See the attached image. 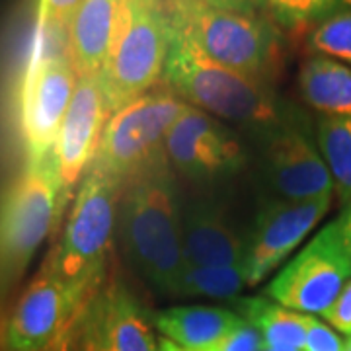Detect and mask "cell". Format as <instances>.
<instances>
[{"instance_id": "6da1fadb", "label": "cell", "mask_w": 351, "mask_h": 351, "mask_svg": "<svg viewBox=\"0 0 351 351\" xmlns=\"http://www.w3.org/2000/svg\"><path fill=\"white\" fill-rule=\"evenodd\" d=\"M123 239L133 263L152 287L180 295L184 274L182 215L166 154L125 184Z\"/></svg>"}, {"instance_id": "7a4b0ae2", "label": "cell", "mask_w": 351, "mask_h": 351, "mask_svg": "<svg viewBox=\"0 0 351 351\" xmlns=\"http://www.w3.org/2000/svg\"><path fill=\"white\" fill-rule=\"evenodd\" d=\"M162 80L174 94L221 119L265 133L293 115L265 80L240 75L207 59L172 27Z\"/></svg>"}, {"instance_id": "3957f363", "label": "cell", "mask_w": 351, "mask_h": 351, "mask_svg": "<svg viewBox=\"0 0 351 351\" xmlns=\"http://www.w3.org/2000/svg\"><path fill=\"white\" fill-rule=\"evenodd\" d=\"M64 201L55 151L27 158L24 172L0 195V314L57 225Z\"/></svg>"}, {"instance_id": "277c9868", "label": "cell", "mask_w": 351, "mask_h": 351, "mask_svg": "<svg viewBox=\"0 0 351 351\" xmlns=\"http://www.w3.org/2000/svg\"><path fill=\"white\" fill-rule=\"evenodd\" d=\"M123 188L121 182L88 166L61 239L43 262V267L86 299L98 295Z\"/></svg>"}, {"instance_id": "5b68a950", "label": "cell", "mask_w": 351, "mask_h": 351, "mask_svg": "<svg viewBox=\"0 0 351 351\" xmlns=\"http://www.w3.org/2000/svg\"><path fill=\"white\" fill-rule=\"evenodd\" d=\"M168 16L172 27L217 64L265 82L276 71L281 38L274 20L219 10L197 0H168Z\"/></svg>"}, {"instance_id": "8992f818", "label": "cell", "mask_w": 351, "mask_h": 351, "mask_svg": "<svg viewBox=\"0 0 351 351\" xmlns=\"http://www.w3.org/2000/svg\"><path fill=\"white\" fill-rule=\"evenodd\" d=\"M170 38L162 0H123L112 49L98 73L110 112L123 110L162 78Z\"/></svg>"}, {"instance_id": "52a82bcc", "label": "cell", "mask_w": 351, "mask_h": 351, "mask_svg": "<svg viewBox=\"0 0 351 351\" xmlns=\"http://www.w3.org/2000/svg\"><path fill=\"white\" fill-rule=\"evenodd\" d=\"M186 106L168 86L147 92L131 101L106 123L90 168L125 186L166 154L164 138Z\"/></svg>"}, {"instance_id": "ba28073f", "label": "cell", "mask_w": 351, "mask_h": 351, "mask_svg": "<svg viewBox=\"0 0 351 351\" xmlns=\"http://www.w3.org/2000/svg\"><path fill=\"white\" fill-rule=\"evenodd\" d=\"M92 301L41 265L0 314V351H66Z\"/></svg>"}, {"instance_id": "9c48e42d", "label": "cell", "mask_w": 351, "mask_h": 351, "mask_svg": "<svg viewBox=\"0 0 351 351\" xmlns=\"http://www.w3.org/2000/svg\"><path fill=\"white\" fill-rule=\"evenodd\" d=\"M351 279V252L341 219L324 226L267 285V295L301 314H324Z\"/></svg>"}, {"instance_id": "30bf717a", "label": "cell", "mask_w": 351, "mask_h": 351, "mask_svg": "<svg viewBox=\"0 0 351 351\" xmlns=\"http://www.w3.org/2000/svg\"><path fill=\"white\" fill-rule=\"evenodd\" d=\"M76 82L78 75L69 53L36 51L22 90V129L27 158H41L53 151Z\"/></svg>"}, {"instance_id": "8fae6325", "label": "cell", "mask_w": 351, "mask_h": 351, "mask_svg": "<svg viewBox=\"0 0 351 351\" xmlns=\"http://www.w3.org/2000/svg\"><path fill=\"white\" fill-rule=\"evenodd\" d=\"M262 137L263 172L281 199L308 201L332 195L334 184L326 162L297 125L295 113Z\"/></svg>"}, {"instance_id": "7c38bea8", "label": "cell", "mask_w": 351, "mask_h": 351, "mask_svg": "<svg viewBox=\"0 0 351 351\" xmlns=\"http://www.w3.org/2000/svg\"><path fill=\"white\" fill-rule=\"evenodd\" d=\"M330 203L332 195L308 201L279 199L265 205L256 219L248 244H244L246 283L256 285L271 274L322 221Z\"/></svg>"}, {"instance_id": "4fadbf2b", "label": "cell", "mask_w": 351, "mask_h": 351, "mask_svg": "<svg viewBox=\"0 0 351 351\" xmlns=\"http://www.w3.org/2000/svg\"><path fill=\"white\" fill-rule=\"evenodd\" d=\"M168 162L193 180L230 174L242 164V147L234 133L209 113L186 106L164 138Z\"/></svg>"}, {"instance_id": "5bb4252c", "label": "cell", "mask_w": 351, "mask_h": 351, "mask_svg": "<svg viewBox=\"0 0 351 351\" xmlns=\"http://www.w3.org/2000/svg\"><path fill=\"white\" fill-rule=\"evenodd\" d=\"M108 115L110 110L101 90L100 76H78L73 100L64 113L53 147L64 197L92 162Z\"/></svg>"}, {"instance_id": "9a60e30c", "label": "cell", "mask_w": 351, "mask_h": 351, "mask_svg": "<svg viewBox=\"0 0 351 351\" xmlns=\"http://www.w3.org/2000/svg\"><path fill=\"white\" fill-rule=\"evenodd\" d=\"M76 334L94 351H158L143 308L119 285L94 297Z\"/></svg>"}, {"instance_id": "2e32d148", "label": "cell", "mask_w": 351, "mask_h": 351, "mask_svg": "<svg viewBox=\"0 0 351 351\" xmlns=\"http://www.w3.org/2000/svg\"><path fill=\"white\" fill-rule=\"evenodd\" d=\"M182 215V250L188 267L242 265L244 242L226 223L223 211L205 199L189 201Z\"/></svg>"}, {"instance_id": "e0dca14e", "label": "cell", "mask_w": 351, "mask_h": 351, "mask_svg": "<svg viewBox=\"0 0 351 351\" xmlns=\"http://www.w3.org/2000/svg\"><path fill=\"white\" fill-rule=\"evenodd\" d=\"M123 0H82L66 27V47L76 75H98L112 49Z\"/></svg>"}, {"instance_id": "ac0fdd59", "label": "cell", "mask_w": 351, "mask_h": 351, "mask_svg": "<svg viewBox=\"0 0 351 351\" xmlns=\"http://www.w3.org/2000/svg\"><path fill=\"white\" fill-rule=\"evenodd\" d=\"M240 322L239 314L217 306H174L154 318L164 338L191 351H213Z\"/></svg>"}, {"instance_id": "d6986e66", "label": "cell", "mask_w": 351, "mask_h": 351, "mask_svg": "<svg viewBox=\"0 0 351 351\" xmlns=\"http://www.w3.org/2000/svg\"><path fill=\"white\" fill-rule=\"evenodd\" d=\"M304 101L322 115H351V69L338 59L311 55L299 73Z\"/></svg>"}, {"instance_id": "ffe728a7", "label": "cell", "mask_w": 351, "mask_h": 351, "mask_svg": "<svg viewBox=\"0 0 351 351\" xmlns=\"http://www.w3.org/2000/svg\"><path fill=\"white\" fill-rule=\"evenodd\" d=\"M242 318L258 328L262 334L263 348H293L304 350L306 324L311 314L289 311L285 306L265 299H242L239 302Z\"/></svg>"}, {"instance_id": "44dd1931", "label": "cell", "mask_w": 351, "mask_h": 351, "mask_svg": "<svg viewBox=\"0 0 351 351\" xmlns=\"http://www.w3.org/2000/svg\"><path fill=\"white\" fill-rule=\"evenodd\" d=\"M318 149L341 203L351 205V115H322L316 129Z\"/></svg>"}, {"instance_id": "7402d4cb", "label": "cell", "mask_w": 351, "mask_h": 351, "mask_svg": "<svg viewBox=\"0 0 351 351\" xmlns=\"http://www.w3.org/2000/svg\"><path fill=\"white\" fill-rule=\"evenodd\" d=\"M246 274L242 265L217 267H184L180 281V295L232 299L246 287Z\"/></svg>"}, {"instance_id": "603a6c76", "label": "cell", "mask_w": 351, "mask_h": 351, "mask_svg": "<svg viewBox=\"0 0 351 351\" xmlns=\"http://www.w3.org/2000/svg\"><path fill=\"white\" fill-rule=\"evenodd\" d=\"M265 12L287 29H313L326 18L351 8V0H263Z\"/></svg>"}, {"instance_id": "cb8c5ba5", "label": "cell", "mask_w": 351, "mask_h": 351, "mask_svg": "<svg viewBox=\"0 0 351 351\" xmlns=\"http://www.w3.org/2000/svg\"><path fill=\"white\" fill-rule=\"evenodd\" d=\"M308 49L313 55H324L351 63V8L326 18L308 32Z\"/></svg>"}, {"instance_id": "d4e9b609", "label": "cell", "mask_w": 351, "mask_h": 351, "mask_svg": "<svg viewBox=\"0 0 351 351\" xmlns=\"http://www.w3.org/2000/svg\"><path fill=\"white\" fill-rule=\"evenodd\" d=\"M82 0H39V27L66 29Z\"/></svg>"}, {"instance_id": "484cf974", "label": "cell", "mask_w": 351, "mask_h": 351, "mask_svg": "<svg viewBox=\"0 0 351 351\" xmlns=\"http://www.w3.org/2000/svg\"><path fill=\"white\" fill-rule=\"evenodd\" d=\"M263 339L258 328L242 318L239 326L234 328L213 351H262Z\"/></svg>"}, {"instance_id": "4316f807", "label": "cell", "mask_w": 351, "mask_h": 351, "mask_svg": "<svg viewBox=\"0 0 351 351\" xmlns=\"http://www.w3.org/2000/svg\"><path fill=\"white\" fill-rule=\"evenodd\" d=\"M343 348H346V343L339 339V336L332 328L322 324L314 316H308L306 339H304L302 351H343Z\"/></svg>"}, {"instance_id": "83f0119b", "label": "cell", "mask_w": 351, "mask_h": 351, "mask_svg": "<svg viewBox=\"0 0 351 351\" xmlns=\"http://www.w3.org/2000/svg\"><path fill=\"white\" fill-rule=\"evenodd\" d=\"M322 316L336 330L351 336V279L346 283V287L341 289L336 302Z\"/></svg>"}, {"instance_id": "f1b7e54d", "label": "cell", "mask_w": 351, "mask_h": 351, "mask_svg": "<svg viewBox=\"0 0 351 351\" xmlns=\"http://www.w3.org/2000/svg\"><path fill=\"white\" fill-rule=\"evenodd\" d=\"M207 6H213L219 10H228V12L239 14H260L263 8V0H197Z\"/></svg>"}, {"instance_id": "f546056e", "label": "cell", "mask_w": 351, "mask_h": 351, "mask_svg": "<svg viewBox=\"0 0 351 351\" xmlns=\"http://www.w3.org/2000/svg\"><path fill=\"white\" fill-rule=\"evenodd\" d=\"M341 219V225H343V232H346V240H348V246H350L351 252V213L346 211V213L339 217Z\"/></svg>"}, {"instance_id": "4dcf8cb0", "label": "cell", "mask_w": 351, "mask_h": 351, "mask_svg": "<svg viewBox=\"0 0 351 351\" xmlns=\"http://www.w3.org/2000/svg\"><path fill=\"white\" fill-rule=\"evenodd\" d=\"M76 332H78V328H76ZM66 351H94L92 348H88L86 343H82L80 338H78V334H75V338L71 341V346H69V350Z\"/></svg>"}, {"instance_id": "1f68e13d", "label": "cell", "mask_w": 351, "mask_h": 351, "mask_svg": "<svg viewBox=\"0 0 351 351\" xmlns=\"http://www.w3.org/2000/svg\"><path fill=\"white\" fill-rule=\"evenodd\" d=\"M158 351H191V350H184V348H180V346H176L174 341H170V339H160V343H158Z\"/></svg>"}, {"instance_id": "d6a6232c", "label": "cell", "mask_w": 351, "mask_h": 351, "mask_svg": "<svg viewBox=\"0 0 351 351\" xmlns=\"http://www.w3.org/2000/svg\"><path fill=\"white\" fill-rule=\"evenodd\" d=\"M262 351H302V350H293V348H263Z\"/></svg>"}, {"instance_id": "836d02e7", "label": "cell", "mask_w": 351, "mask_h": 351, "mask_svg": "<svg viewBox=\"0 0 351 351\" xmlns=\"http://www.w3.org/2000/svg\"><path fill=\"white\" fill-rule=\"evenodd\" d=\"M343 351H351V336H350V339L346 341V348H343Z\"/></svg>"}, {"instance_id": "e575fe53", "label": "cell", "mask_w": 351, "mask_h": 351, "mask_svg": "<svg viewBox=\"0 0 351 351\" xmlns=\"http://www.w3.org/2000/svg\"><path fill=\"white\" fill-rule=\"evenodd\" d=\"M348 211H350V213H351V205H350V207H348Z\"/></svg>"}]
</instances>
